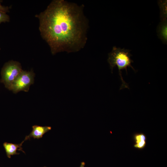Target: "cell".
<instances>
[{
    "label": "cell",
    "instance_id": "obj_1",
    "mask_svg": "<svg viewBox=\"0 0 167 167\" xmlns=\"http://www.w3.org/2000/svg\"><path fill=\"white\" fill-rule=\"evenodd\" d=\"M84 8L83 5L55 0L36 16L39 19L41 35L53 55L62 51L77 52L85 45L88 25Z\"/></svg>",
    "mask_w": 167,
    "mask_h": 167
},
{
    "label": "cell",
    "instance_id": "obj_2",
    "mask_svg": "<svg viewBox=\"0 0 167 167\" xmlns=\"http://www.w3.org/2000/svg\"><path fill=\"white\" fill-rule=\"evenodd\" d=\"M130 51L129 49L113 46L111 51L108 54L107 61L112 73L113 68L116 66H117L118 70L119 75L122 83L120 90L124 88H129L128 84L123 79L122 71L125 69L127 74V68L130 67L136 72L131 65L133 61L131 58L132 55L130 53Z\"/></svg>",
    "mask_w": 167,
    "mask_h": 167
},
{
    "label": "cell",
    "instance_id": "obj_3",
    "mask_svg": "<svg viewBox=\"0 0 167 167\" xmlns=\"http://www.w3.org/2000/svg\"><path fill=\"white\" fill-rule=\"evenodd\" d=\"M21 65L17 62L11 61L6 63L2 67L1 82L9 89L12 84L22 71Z\"/></svg>",
    "mask_w": 167,
    "mask_h": 167
},
{
    "label": "cell",
    "instance_id": "obj_4",
    "mask_svg": "<svg viewBox=\"0 0 167 167\" xmlns=\"http://www.w3.org/2000/svg\"><path fill=\"white\" fill-rule=\"evenodd\" d=\"M35 75L32 71H22L12 84L9 90L15 93L20 91L28 92L33 84Z\"/></svg>",
    "mask_w": 167,
    "mask_h": 167
},
{
    "label": "cell",
    "instance_id": "obj_5",
    "mask_svg": "<svg viewBox=\"0 0 167 167\" xmlns=\"http://www.w3.org/2000/svg\"><path fill=\"white\" fill-rule=\"evenodd\" d=\"M51 127L49 126H41L34 125L32 126V130L28 135L26 136L24 141L30 139L31 138L34 139H39L41 138L46 133L51 130Z\"/></svg>",
    "mask_w": 167,
    "mask_h": 167
},
{
    "label": "cell",
    "instance_id": "obj_6",
    "mask_svg": "<svg viewBox=\"0 0 167 167\" xmlns=\"http://www.w3.org/2000/svg\"><path fill=\"white\" fill-rule=\"evenodd\" d=\"M24 142L23 141L19 144H14L7 142H5L3 144V146L5 149L6 156L10 158L11 156L19 154L17 152V151L19 150L25 153L22 149V146L23 143Z\"/></svg>",
    "mask_w": 167,
    "mask_h": 167
},
{
    "label": "cell",
    "instance_id": "obj_7",
    "mask_svg": "<svg viewBox=\"0 0 167 167\" xmlns=\"http://www.w3.org/2000/svg\"><path fill=\"white\" fill-rule=\"evenodd\" d=\"M133 139L134 141V147L135 148L141 150L145 147L147 138L144 134L142 132L135 133L133 135Z\"/></svg>",
    "mask_w": 167,
    "mask_h": 167
},
{
    "label": "cell",
    "instance_id": "obj_8",
    "mask_svg": "<svg viewBox=\"0 0 167 167\" xmlns=\"http://www.w3.org/2000/svg\"><path fill=\"white\" fill-rule=\"evenodd\" d=\"M167 20H162L159 24L157 28L159 37L164 43H167Z\"/></svg>",
    "mask_w": 167,
    "mask_h": 167
},
{
    "label": "cell",
    "instance_id": "obj_9",
    "mask_svg": "<svg viewBox=\"0 0 167 167\" xmlns=\"http://www.w3.org/2000/svg\"><path fill=\"white\" fill-rule=\"evenodd\" d=\"M10 17L6 13L0 11V24L2 22H9Z\"/></svg>",
    "mask_w": 167,
    "mask_h": 167
},
{
    "label": "cell",
    "instance_id": "obj_10",
    "mask_svg": "<svg viewBox=\"0 0 167 167\" xmlns=\"http://www.w3.org/2000/svg\"><path fill=\"white\" fill-rule=\"evenodd\" d=\"M2 1L0 0V11H2L5 13H6L9 11V7L7 6H3L1 5V2Z\"/></svg>",
    "mask_w": 167,
    "mask_h": 167
},
{
    "label": "cell",
    "instance_id": "obj_11",
    "mask_svg": "<svg viewBox=\"0 0 167 167\" xmlns=\"http://www.w3.org/2000/svg\"><path fill=\"white\" fill-rule=\"evenodd\" d=\"M85 165V163L82 162L81 163L79 167H84Z\"/></svg>",
    "mask_w": 167,
    "mask_h": 167
},
{
    "label": "cell",
    "instance_id": "obj_12",
    "mask_svg": "<svg viewBox=\"0 0 167 167\" xmlns=\"http://www.w3.org/2000/svg\"></svg>",
    "mask_w": 167,
    "mask_h": 167
},
{
    "label": "cell",
    "instance_id": "obj_13",
    "mask_svg": "<svg viewBox=\"0 0 167 167\" xmlns=\"http://www.w3.org/2000/svg\"></svg>",
    "mask_w": 167,
    "mask_h": 167
}]
</instances>
